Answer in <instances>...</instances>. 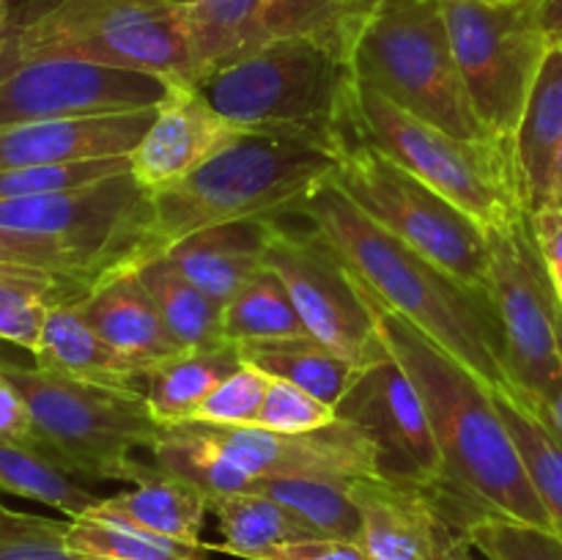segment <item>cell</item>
<instances>
[{
  "instance_id": "83f0119b",
  "label": "cell",
  "mask_w": 562,
  "mask_h": 560,
  "mask_svg": "<svg viewBox=\"0 0 562 560\" xmlns=\"http://www.w3.org/2000/svg\"><path fill=\"white\" fill-rule=\"evenodd\" d=\"M494 401L521 456L527 475L547 508L552 530L562 538V443L549 423L508 382L494 384Z\"/></svg>"
},
{
  "instance_id": "ffe728a7",
  "label": "cell",
  "mask_w": 562,
  "mask_h": 560,
  "mask_svg": "<svg viewBox=\"0 0 562 560\" xmlns=\"http://www.w3.org/2000/svg\"><path fill=\"white\" fill-rule=\"evenodd\" d=\"M77 307L113 349H119L146 371L187 351L165 324L151 291L137 275V267L104 275L77 302Z\"/></svg>"
},
{
  "instance_id": "d4e9b609",
  "label": "cell",
  "mask_w": 562,
  "mask_h": 560,
  "mask_svg": "<svg viewBox=\"0 0 562 560\" xmlns=\"http://www.w3.org/2000/svg\"><path fill=\"white\" fill-rule=\"evenodd\" d=\"M239 355L247 366L258 368L267 377L283 379L307 390L324 404L338 410L340 401L349 395L351 384L357 382L362 368L340 357L313 335L300 338H278V340H250V344H236Z\"/></svg>"
},
{
  "instance_id": "52a82bcc",
  "label": "cell",
  "mask_w": 562,
  "mask_h": 560,
  "mask_svg": "<svg viewBox=\"0 0 562 560\" xmlns=\"http://www.w3.org/2000/svg\"><path fill=\"white\" fill-rule=\"evenodd\" d=\"M77 58L195 86L184 9L170 0H47L9 27L0 64Z\"/></svg>"
},
{
  "instance_id": "5b68a950",
  "label": "cell",
  "mask_w": 562,
  "mask_h": 560,
  "mask_svg": "<svg viewBox=\"0 0 562 560\" xmlns=\"http://www.w3.org/2000/svg\"><path fill=\"white\" fill-rule=\"evenodd\" d=\"M0 373L20 390L44 456L86 481H130L143 467L135 450H154L165 426L137 388H108L0 357Z\"/></svg>"
},
{
  "instance_id": "7dc6e473",
  "label": "cell",
  "mask_w": 562,
  "mask_h": 560,
  "mask_svg": "<svg viewBox=\"0 0 562 560\" xmlns=\"http://www.w3.org/2000/svg\"><path fill=\"white\" fill-rule=\"evenodd\" d=\"M346 9V22H360L366 20V16L376 14L379 9H384V5L390 3H398V0H340Z\"/></svg>"
},
{
  "instance_id": "4316f807",
  "label": "cell",
  "mask_w": 562,
  "mask_h": 560,
  "mask_svg": "<svg viewBox=\"0 0 562 560\" xmlns=\"http://www.w3.org/2000/svg\"><path fill=\"white\" fill-rule=\"evenodd\" d=\"M91 289V283L66 275L0 264V340L33 355L42 340L49 307L60 302H80Z\"/></svg>"
},
{
  "instance_id": "4dcf8cb0",
  "label": "cell",
  "mask_w": 562,
  "mask_h": 560,
  "mask_svg": "<svg viewBox=\"0 0 562 560\" xmlns=\"http://www.w3.org/2000/svg\"><path fill=\"white\" fill-rule=\"evenodd\" d=\"M137 275L151 291L165 324L179 340L181 349H201L223 338V302L184 278L165 256L140 264Z\"/></svg>"
},
{
  "instance_id": "ab89813d",
  "label": "cell",
  "mask_w": 562,
  "mask_h": 560,
  "mask_svg": "<svg viewBox=\"0 0 562 560\" xmlns=\"http://www.w3.org/2000/svg\"><path fill=\"white\" fill-rule=\"evenodd\" d=\"M269 382H272V377L245 362L239 371L223 379L198 404L190 421L220 423V426H256L263 399L269 393Z\"/></svg>"
},
{
  "instance_id": "b9f144b4",
  "label": "cell",
  "mask_w": 562,
  "mask_h": 560,
  "mask_svg": "<svg viewBox=\"0 0 562 560\" xmlns=\"http://www.w3.org/2000/svg\"><path fill=\"white\" fill-rule=\"evenodd\" d=\"M258 560H368L357 541L340 538H302V541L280 544L263 552Z\"/></svg>"
},
{
  "instance_id": "5bb4252c",
  "label": "cell",
  "mask_w": 562,
  "mask_h": 560,
  "mask_svg": "<svg viewBox=\"0 0 562 560\" xmlns=\"http://www.w3.org/2000/svg\"><path fill=\"white\" fill-rule=\"evenodd\" d=\"M176 82L77 58L0 64V130L71 115L159 108Z\"/></svg>"
},
{
  "instance_id": "6da1fadb",
  "label": "cell",
  "mask_w": 562,
  "mask_h": 560,
  "mask_svg": "<svg viewBox=\"0 0 562 560\" xmlns=\"http://www.w3.org/2000/svg\"><path fill=\"white\" fill-rule=\"evenodd\" d=\"M368 296L379 338L415 384L431 423L442 456V481L434 494L456 525L467 533L475 519L505 516L552 530L547 508L497 410L494 384L371 291Z\"/></svg>"
},
{
  "instance_id": "1f68e13d",
  "label": "cell",
  "mask_w": 562,
  "mask_h": 560,
  "mask_svg": "<svg viewBox=\"0 0 562 560\" xmlns=\"http://www.w3.org/2000/svg\"><path fill=\"white\" fill-rule=\"evenodd\" d=\"M307 333L283 280L263 267L223 305V338L231 344L300 338Z\"/></svg>"
},
{
  "instance_id": "2e32d148",
  "label": "cell",
  "mask_w": 562,
  "mask_h": 560,
  "mask_svg": "<svg viewBox=\"0 0 562 560\" xmlns=\"http://www.w3.org/2000/svg\"><path fill=\"white\" fill-rule=\"evenodd\" d=\"M335 412L340 421L357 423L376 445L379 478L426 489L439 486L442 456L431 423L415 384L393 357L362 368Z\"/></svg>"
},
{
  "instance_id": "7402d4cb",
  "label": "cell",
  "mask_w": 562,
  "mask_h": 560,
  "mask_svg": "<svg viewBox=\"0 0 562 560\" xmlns=\"http://www.w3.org/2000/svg\"><path fill=\"white\" fill-rule=\"evenodd\" d=\"M272 220H239L195 231L162 253L190 283L212 300L228 302L263 269Z\"/></svg>"
},
{
  "instance_id": "d590c367",
  "label": "cell",
  "mask_w": 562,
  "mask_h": 560,
  "mask_svg": "<svg viewBox=\"0 0 562 560\" xmlns=\"http://www.w3.org/2000/svg\"><path fill=\"white\" fill-rule=\"evenodd\" d=\"M132 170V157H104L82 159V163H58V165H22V168L0 170V201L14 198L53 195V192L80 190V187L97 184Z\"/></svg>"
},
{
  "instance_id": "bcb514c9",
  "label": "cell",
  "mask_w": 562,
  "mask_h": 560,
  "mask_svg": "<svg viewBox=\"0 0 562 560\" xmlns=\"http://www.w3.org/2000/svg\"><path fill=\"white\" fill-rule=\"evenodd\" d=\"M558 344H560V362H562V302L558 305ZM527 404H530V401H527ZM536 410H538V415L549 423V428L558 434L560 443H562V379H560V390H558V395L552 399V404L536 406Z\"/></svg>"
},
{
  "instance_id": "816d5d0a",
  "label": "cell",
  "mask_w": 562,
  "mask_h": 560,
  "mask_svg": "<svg viewBox=\"0 0 562 560\" xmlns=\"http://www.w3.org/2000/svg\"><path fill=\"white\" fill-rule=\"evenodd\" d=\"M263 3H274V0H263Z\"/></svg>"
},
{
  "instance_id": "ba28073f",
  "label": "cell",
  "mask_w": 562,
  "mask_h": 560,
  "mask_svg": "<svg viewBox=\"0 0 562 560\" xmlns=\"http://www.w3.org/2000/svg\"><path fill=\"white\" fill-rule=\"evenodd\" d=\"M344 132L371 143L393 163L409 170L448 201L464 209L481 225L514 217L521 201L514 143L461 141L362 86L351 75Z\"/></svg>"
},
{
  "instance_id": "f6af8a7d",
  "label": "cell",
  "mask_w": 562,
  "mask_h": 560,
  "mask_svg": "<svg viewBox=\"0 0 562 560\" xmlns=\"http://www.w3.org/2000/svg\"><path fill=\"white\" fill-rule=\"evenodd\" d=\"M538 20L549 49L562 47V0H538Z\"/></svg>"
},
{
  "instance_id": "e575fe53",
  "label": "cell",
  "mask_w": 562,
  "mask_h": 560,
  "mask_svg": "<svg viewBox=\"0 0 562 560\" xmlns=\"http://www.w3.org/2000/svg\"><path fill=\"white\" fill-rule=\"evenodd\" d=\"M66 547L88 560H206L209 552V544L195 547L135 527L88 519V516L69 519Z\"/></svg>"
},
{
  "instance_id": "836d02e7",
  "label": "cell",
  "mask_w": 562,
  "mask_h": 560,
  "mask_svg": "<svg viewBox=\"0 0 562 560\" xmlns=\"http://www.w3.org/2000/svg\"><path fill=\"white\" fill-rule=\"evenodd\" d=\"M154 467L168 472L170 478L190 483L198 492L206 494L209 508L217 500L234 497V494H250L256 478L247 475L236 464H231L223 453L206 445L203 439L192 437L190 432L170 423L165 426L162 437L154 445Z\"/></svg>"
},
{
  "instance_id": "f907efd6",
  "label": "cell",
  "mask_w": 562,
  "mask_h": 560,
  "mask_svg": "<svg viewBox=\"0 0 562 560\" xmlns=\"http://www.w3.org/2000/svg\"><path fill=\"white\" fill-rule=\"evenodd\" d=\"M170 3H179V5H192V3H217V0H170Z\"/></svg>"
},
{
  "instance_id": "f35d334b",
  "label": "cell",
  "mask_w": 562,
  "mask_h": 560,
  "mask_svg": "<svg viewBox=\"0 0 562 560\" xmlns=\"http://www.w3.org/2000/svg\"><path fill=\"white\" fill-rule=\"evenodd\" d=\"M69 522L0 503V560H88L66 547Z\"/></svg>"
},
{
  "instance_id": "74e56055",
  "label": "cell",
  "mask_w": 562,
  "mask_h": 560,
  "mask_svg": "<svg viewBox=\"0 0 562 560\" xmlns=\"http://www.w3.org/2000/svg\"><path fill=\"white\" fill-rule=\"evenodd\" d=\"M0 264L66 275V278L82 280V283L91 285H97L104 278L86 256L71 250L69 245H64L55 236L5 228V225H0Z\"/></svg>"
},
{
  "instance_id": "7a4b0ae2",
  "label": "cell",
  "mask_w": 562,
  "mask_h": 560,
  "mask_svg": "<svg viewBox=\"0 0 562 560\" xmlns=\"http://www.w3.org/2000/svg\"><path fill=\"white\" fill-rule=\"evenodd\" d=\"M296 214L311 220L376 300L439 340L488 384L508 382L503 327L492 294L464 285L373 223L333 179H324Z\"/></svg>"
},
{
  "instance_id": "277c9868",
  "label": "cell",
  "mask_w": 562,
  "mask_h": 560,
  "mask_svg": "<svg viewBox=\"0 0 562 560\" xmlns=\"http://www.w3.org/2000/svg\"><path fill=\"white\" fill-rule=\"evenodd\" d=\"M209 104L247 132L344 130L351 88L349 27L274 38L198 82Z\"/></svg>"
},
{
  "instance_id": "7c38bea8",
  "label": "cell",
  "mask_w": 562,
  "mask_h": 560,
  "mask_svg": "<svg viewBox=\"0 0 562 560\" xmlns=\"http://www.w3.org/2000/svg\"><path fill=\"white\" fill-rule=\"evenodd\" d=\"M0 225L55 236L102 275L151 261V192L132 170L53 195L0 201Z\"/></svg>"
},
{
  "instance_id": "9a60e30c",
  "label": "cell",
  "mask_w": 562,
  "mask_h": 560,
  "mask_svg": "<svg viewBox=\"0 0 562 560\" xmlns=\"http://www.w3.org/2000/svg\"><path fill=\"white\" fill-rule=\"evenodd\" d=\"M252 478H362L379 475L376 445L351 421L316 432L283 434L261 426L179 423Z\"/></svg>"
},
{
  "instance_id": "7bdbcfd3",
  "label": "cell",
  "mask_w": 562,
  "mask_h": 560,
  "mask_svg": "<svg viewBox=\"0 0 562 560\" xmlns=\"http://www.w3.org/2000/svg\"><path fill=\"white\" fill-rule=\"evenodd\" d=\"M530 217L538 250H541L543 264H547L554 291H558V300L562 302V206L538 209Z\"/></svg>"
},
{
  "instance_id": "9c48e42d",
  "label": "cell",
  "mask_w": 562,
  "mask_h": 560,
  "mask_svg": "<svg viewBox=\"0 0 562 560\" xmlns=\"http://www.w3.org/2000/svg\"><path fill=\"white\" fill-rule=\"evenodd\" d=\"M329 179L373 223L431 258L464 285L488 294L486 225L442 192L349 132H344V154Z\"/></svg>"
},
{
  "instance_id": "3957f363",
  "label": "cell",
  "mask_w": 562,
  "mask_h": 560,
  "mask_svg": "<svg viewBox=\"0 0 562 560\" xmlns=\"http://www.w3.org/2000/svg\"><path fill=\"white\" fill-rule=\"evenodd\" d=\"M344 154V132H245L225 152L168 190L151 192V250L195 231L239 220L296 214L313 190L333 176Z\"/></svg>"
},
{
  "instance_id": "d6986e66",
  "label": "cell",
  "mask_w": 562,
  "mask_h": 560,
  "mask_svg": "<svg viewBox=\"0 0 562 560\" xmlns=\"http://www.w3.org/2000/svg\"><path fill=\"white\" fill-rule=\"evenodd\" d=\"M154 119H157V108L3 126L0 130V170L22 168V165L126 157L135 152Z\"/></svg>"
},
{
  "instance_id": "d6a6232c",
  "label": "cell",
  "mask_w": 562,
  "mask_h": 560,
  "mask_svg": "<svg viewBox=\"0 0 562 560\" xmlns=\"http://www.w3.org/2000/svg\"><path fill=\"white\" fill-rule=\"evenodd\" d=\"M0 492L36 500L69 519H77L102 500L42 450L14 439H0Z\"/></svg>"
},
{
  "instance_id": "ac0fdd59",
  "label": "cell",
  "mask_w": 562,
  "mask_h": 560,
  "mask_svg": "<svg viewBox=\"0 0 562 560\" xmlns=\"http://www.w3.org/2000/svg\"><path fill=\"white\" fill-rule=\"evenodd\" d=\"M245 132L223 119L195 86H173L157 108L154 124L130 154L132 173L148 192L168 190L225 152Z\"/></svg>"
},
{
  "instance_id": "ee69618b",
  "label": "cell",
  "mask_w": 562,
  "mask_h": 560,
  "mask_svg": "<svg viewBox=\"0 0 562 560\" xmlns=\"http://www.w3.org/2000/svg\"><path fill=\"white\" fill-rule=\"evenodd\" d=\"M0 439H14L36 448L33 439V417L20 390L0 373Z\"/></svg>"
},
{
  "instance_id": "cb8c5ba5",
  "label": "cell",
  "mask_w": 562,
  "mask_h": 560,
  "mask_svg": "<svg viewBox=\"0 0 562 560\" xmlns=\"http://www.w3.org/2000/svg\"><path fill=\"white\" fill-rule=\"evenodd\" d=\"M33 357L44 371L80 382L108 384V388H137V382H146L148 377L146 368L113 349L86 322L77 302H60L49 307Z\"/></svg>"
},
{
  "instance_id": "8fae6325",
  "label": "cell",
  "mask_w": 562,
  "mask_h": 560,
  "mask_svg": "<svg viewBox=\"0 0 562 560\" xmlns=\"http://www.w3.org/2000/svg\"><path fill=\"white\" fill-rule=\"evenodd\" d=\"M488 294L503 327L505 377L530 401L547 406L560 390L558 291L538 250L532 217L519 209L505 223L486 225Z\"/></svg>"
},
{
  "instance_id": "8d00e7d4",
  "label": "cell",
  "mask_w": 562,
  "mask_h": 560,
  "mask_svg": "<svg viewBox=\"0 0 562 560\" xmlns=\"http://www.w3.org/2000/svg\"><path fill=\"white\" fill-rule=\"evenodd\" d=\"M472 549L486 560H562V538L547 527L483 516L467 527Z\"/></svg>"
},
{
  "instance_id": "60d3db41",
  "label": "cell",
  "mask_w": 562,
  "mask_h": 560,
  "mask_svg": "<svg viewBox=\"0 0 562 560\" xmlns=\"http://www.w3.org/2000/svg\"><path fill=\"white\" fill-rule=\"evenodd\" d=\"M335 421H338L335 406L324 404L322 399H316L307 390L296 388V384L283 382V379H272L256 426L269 428V432L302 434L327 428Z\"/></svg>"
},
{
  "instance_id": "f1b7e54d",
  "label": "cell",
  "mask_w": 562,
  "mask_h": 560,
  "mask_svg": "<svg viewBox=\"0 0 562 560\" xmlns=\"http://www.w3.org/2000/svg\"><path fill=\"white\" fill-rule=\"evenodd\" d=\"M250 494L289 508L318 538L360 541L362 514L351 497V478H256Z\"/></svg>"
},
{
  "instance_id": "8992f818",
  "label": "cell",
  "mask_w": 562,
  "mask_h": 560,
  "mask_svg": "<svg viewBox=\"0 0 562 560\" xmlns=\"http://www.w3.org/2000/svg\"><path fill=\"white\" fill-rule=\"evenodd\" d=\"M349 66L357 82L415 119L461 141H494L461 80L442 0H398L351 22Z\"/></svg>"
},
{
  "instance_id": "603a6c76",
  "label": "cell",
  "mask_w": 562,
  "mask_h": 560,
  "mask_svg": "<svg viewBox=\"0 0 562 560\" xmlns=\"http://www.w3.org/2000/svg\"><path fill=\"white\" fill-rule=\"evenodd\" d=\"M206 511H212L206 494L195 486L170 478L159 467H143L135 489L102 497L82 516L203 547L201 530Z\"/></svg>"
},
{
  "instance_id": "e0dca14e",
  "label": "cell",
  "mask_w": 562,
  "mask_h": 560,
  "mask_svg": "<svg viewBox=\"0 0 562 560\" xmlns=\"http://www.w3.org/2000/svg\"><path fill=\"white\" fill-rule=\"evenodd\" d=\"M351 497L360 505L357 544L368 560H456L470 544L434 489L362 475L351 478Z\"/></svg>"
},
{
  "instance_id": "44dd1931",
  "label": "cell",
  "mask_w": 562,
  "mask_h": 560,
  "mask_svg": "<svg viewBox=\"0 0 562 560\" xmlns=\"http://www.w3.org/2000/svg\"><path fill=\"white\" fill-rule=\"evenodd\" d=\"M514 159L527 212L562 206V47L549 49L532 82L514 135Z\"/></svg>"
},
{
  "instance_id": "c3c4849f",
  "label": "cell",
  "mask_w": 562,
  "mask_h": 560,
  "mask_svg": "<svg viewBox=\"0 0 562 560\" xmlns=\"http://www.w3.org/2000/svg\"><path fill=\"white\" fill-rule=\"evenodd\" d=\"M11 5L9 0H0V55H3L5 38H9V27H11Z\"/></svg>"
},
{
  "instance_id": "484cf974",
  "label": "cell",
  "mask_w": 562,
  "mask_h": 560,
  "mask_svg": "<svg viewBox=\"0 0 562 560\" xmlns=\"http://www.w3.org/2000/svg\"><path fill=\"white\" fill-rule=\"evenodd\" d=\"M241 366L245 360L239 355V346L231 340L181 351L179 357L148 371L143 382L148 410L162 426L190 421L198 404Z\"/></svg>"
},
{
  "instance_id": "681fc988",
  "label": "cell",
  "mask_w": 562,
  "mask_h": 560,
  "mask_svg": "<svg viewBox=\"0 0 562 560\" xmlns=\"http://www.w3.org/2000/svg\"><path fill=\"white\" fill-rule=\"evenodd\" d=\"M456 560H477L475 558V549H472V544H464V547L459 549V555H456Z\"/></svg>"
},
{
  "instance_id": "30bf717a",
  "label": "cell",
  "mask_w": 562,
  "mask_h": 560,
  "mask_svg": "<svg viewBox=\"0 0 562 560\" xmlns=\"http://www.w3.org/2000/svg\"><path fill=\"white\" fill-rule=\"evenodd\" d=\"M450 47L475 115L494 141L514 143L549 42L538 0H442Z\"/></svg>"
},
{
  "instance_id": "4fadbf2b",
  "label": "cell",
  "mask_w": 562,
  "mask_h": 560,
  "mask_svg": "<svg viewBox=\"0 0 562 560\" xmlns=\"http://www.w3.org/2000/svg\"><path fill=\"white\" fill-rule=\"evenodd\" d=\"M263 267L283 280L313 338L357 368L390 357L376 333L366 283L316 228L305 234L272 220Z\"/></svg>"
},
{
  "instance_id": "f546056e",
  "label": "cell",
  "mask_w": 562,
  "mask_h": 560,
  "mask_svg": "<svg viewBox=\"0 0 562 560\" xmlns=\"http://www.w3.org/2000/svg\"><path fill=\"white\" fill-rule=\"evenodd\" d=\"M212 511L220 519L223 544H209V552H225L241 560H258L269 549L302 538H318L289 508L263 494H234L217 500Z\"/></svg>"
}]
</instances>
